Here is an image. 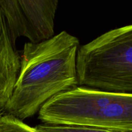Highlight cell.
<instances>
[{"instance_id": "5b68a950", "label": "cell", "mask_w": 132, "mask_h": 132, "mask_svg": "<svg viewBox=\"0 0 132 132\" xmlns=\"http://www.w3.org/2000/svg\"><path fill=\"white\" fill-rule=\"evenodd\" d=\"M21 67V57L12 41L0 8V108L11 97Z\"/></svg>"}, {"instance_id": "277c9868", "label": "cell", "mask_w": 132, "mask_h": 132, "mask_svg": "<svg viewBox=\"0 0 132 132\" xmlns=\"http://www.w3.org/2000/svg\"><path fill=\"white\" fill-rule=\"evenodd\" d=\"M58 4L57 0H0L13 42L24 37L36 44L54 37Z\"/></svg>"}, {"instance_id": "52a82bcc", "label": "cell", "mask_w": 132, "mask_h": 132, "mask_svg": "<svg viewBox=\"0 0 132 132\" xmlns=\"http://www.w3.org/2000/svg\"><path fill=\"white\" fill-rule=\"evenodd\" d=\"M0 132H37L23 121L10 114H3L0 117Z\"/></svg>"}, {"instance_id": "8992f818", "label": "cell", "mask_w": 132, "mask_h": 132, "mask_svg": "<svg viewBox=\"0 0 132 132\" xmlns=\"http://www.w3.org/2000/svg\"><path fill=\"white\" fill-rule=\"evenodd\" d=\"M37 132H122L92 126L43 123L34 127Z\"/></svg>"}, {"instance_id": "7a4b0ae2", "label": "cell", "mask_w": 132, "mask_h": 132, "mask_svg": "<svg viewBox=\"0 0 132 132\" xmlns=\"http://www.w3.org/2000/svg\"><path fill=\"white\" fill-rule=\"evenodd\" d=\"M38 119L45 124L132 132V94L77 86L46 102Z\"/></svg>"}, {"instance_id": "3957f363", "label": "cell", "mask_w": 132, "mask_h": 132, "mask_svg": "<svg viewBox=\"0 0 132 132\" xmlns=\"http://www.w3.org/2000/svg\"><path fill=\"white\" fill-rule=\"evenodd\" d=\"M76 64L81 86L132 94V24L111 30L80 46Z\"/></svg>"}, {"instance_id": "6da1fadb", "label": "cell", "mask_w": 132, "mask_h": 132, "mask_svg": "<svg viewBox=\"0 0 132 132\" xmlns=\"http://www.w3.org/2000/svg\"><path fill=\"white\" fill-rule=\"evenodd\" d=\"M78 38L63 31L39 43H26L21 67L4 112L26 119L57 95L77 87Z\"/></svg>"}, {"instance_id": "ba28073f", "label": "cell", "mask_w": 132, "mask_h": 132, "mask_svg": "<svg viewBox=\"0 0 132 132\" xmlns=\"http://www.w3.org/2000/svg\"><path fill=\"white\" fill-rule=\"evenodd\" d=\"M4 113H5V112H4V110H3L2 108H0V117L4 114Z\"/></svg>"}]
</instances>
